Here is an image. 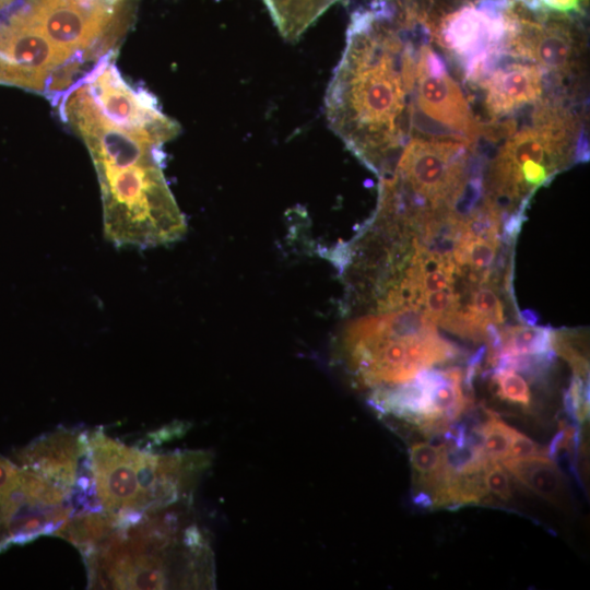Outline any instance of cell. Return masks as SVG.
<instances>
[{"mask_svg": "<svg viewBox=\"0 0 590 590\" xmlns=\"http://www.w3.org/2000/svg\"><path fill=\"white\" fill-rule=\"evenodd\" d=\"M339 355L356 385L369 389L371 394L405 384L436 364L455 359L460 351L437 332L401 335L371 315L346 327Z\"/></svg>", "mask_w": 590, "mask_h": 590, "instance_id": "8", "label": "cell"}, {"mask_svg": "<svg viewBox=\"0 0 590 590\" xmlns=\"http://www.w3.org/2000/svg\"><path fill=\"white\" fill-rule=\"evenodd\" d=\"M505 469L526 488L547 502L562 506L566 500V485L556 463L545 455L506 458Z\"/></svg>", "mask_w": 590, "mask_h": 590, "instance_id": "14", "label": "cell"}, {"mask_svg": "<svg viewBox=\"0 0 590 590\" xmlns=\"http://www.w3.org/2000/svg\"><path fill=\"white\" fill-rule=\"evenodd\" d=\"M95 500L109 514L152 511L190 496L196 469L187 450L153 453L126 446L101 430L87 434Z\"/></svg>", "mask_w": 590, "mask_h": 590, "instance_id": "6", "label": "cell"}, {"mask_svg": "<svg viewBox=\"0 0 590 590\" xmlns=\"http://www.w3.org/2000/svg\"><path fill=\"white\" fill-rule=\"evenodd\" d=\"M56 107L92 157L105 237L117 247L139 249L179 240L187 224L164 175L163 145L180 128L154 96L127 83L109 60Z\"/></svg>", "mask_w": 590, "mask_h": 590, "instance_id": "1", "label": "cell"}, {"mask_svg": "<svg viewBox=\"0 0 590 590\" xmlns=\"http://www.w3.org/2000/svg\"><path fill=\"white\" fill-rule=\"evenodd\" d=\"M499 334L500 353L498 357L544 355L553 350V331L550 328L517 326L505 329Z\"/></svg>", "mask_w": 590, "mask_h": 590, "instance_id": "17", "label": "cell"}, {"mask_svg": "<svg viewBox=\"0 0 590 590\" xmlns=\"http://www.w3.org/2000/svg\"><path fill=\"white\" fill-rule=\"evenodd\" d=\"M432 39L447 52L471 86L508 54L517 26L512 0H475L429 21Z\"/></svg>", "mask_w": 590, "mask_h": 590, "instance_id": "9", "label": "cell"}, {"mask_svg": "<svg viewBox=\"0 0 590 590\" xmlns=\"http://www.w3.org/2000/svg\"><path fill=\"white\" fill-rule=\"evenodd\" d=\"M538 10L546 13L562 14H583V8L588 0H530Z\"/></svg>", "mask_w": 590, "mask_h": 590, "instance_id": "21", "label": "cell"}, {"mask_svg": "<svg viewBox=\"0 0 590 590\" xmlns=\"http://www.w3.org/2000/svg\"><path fill=\"white\" fill-rule=\"evenodd\" d=\"M413 484L420 504L428 505L430 495L441 482L447 467V446L421 441L409 449Z\"/></svg>", "mask_w": 590, "mask_h": 590, "instance_id": "16", "label": "cell"}, {"mask_svg": "<svg viewBox=\"0 0 590 590\" xmlns=\"http://www.w3.org/2000/svg\"><path fill=\"white\" fill-rule=\"evenodd\" d=\"M484 482L489 494L503 500L511 498L509 477L500 461L487 460L484 470Z\"/></svg>", "mask_w": 590, "mask_h": 590, "instance_id": "20", "label": "cell"}, {"mask_svg": "<svg viewBox=\"0 0 590 590\" xmlns=\"http://www.w3.org/2000/svg\"><path fill=\"white\" fill-rule=\"evenodd\" d=\"M339 0H262L281 36L296 42Z\"/></svg>", "mask_w": 590, "mask_h": 590, "instance_id": "15", "label": "cell"}, {"mask_svg": "<svg viewBox=\"0 0 590 590\" xmlns=\"http://www.w3.org/2000/svg\"><path fill=\"white\" fill-rule=\"evenodd\" d=\"M87 457V434L58 429L42 436L16 453V465L58 486L70 496L93 489L92 475L80 472Z\"/></svg>", "mask_w": 590, "mask_h": 590, "instance_id": "13", "label": "cell"}, {"mask_svg": "<svg viewBox=\"0 0 590 590\" xmlns=\"http://www.w3.org/2000/svg\"><path fill=\"white\" fill-rule=\"evenodd\" d=\"M492 381L498 398L523 408L529 406L531 402L529 386L514 369H496Z\"/></svg>", "mask_w": 590, "mask_h": 590, "instance_id": "19", "label": "cell"}, {"mask_svg": "<svg viewBox=\"0 0 590 590\" xmlns=\"http://www.w3.org/2000/svg\"><path fill=\"white\" fill-rule=\"evenodd\" d=\"M189 504L115 515L109 529L81 550L90 586L103 589H198L214 585L205 532Z\"/></svg>", "mask_w": 590, "mask_h": 590, "instance_id": "3", "label": "cell"}, {"mask_svg": "<svg viewBox=\"0 0 590 590\" xmlns=\"http://www.w3.org/2000/svg\"><path fill=\"white\" fill-rule=\"evenodd\" d=\"M488 420L481 427V447L489 460L502 461L508 457L515 428L508 426L497 414L487 410Z\"/></svg>", "mask_w": 590, "mask_h": 590, "instance_id": "18", "label": "cell"}, {"mask_svg": "<svg viewBox=\"0 0 590 590\" xmlns=\"http://www.w3.org/2000/svg\"><path fill=\"white\" fill-rule=\"evenodd\" d=\"M97 36L91 0H0V84L57 106L94 70Z\"/></svg>", "mask_w": 590, "mask_h": 590, "instance_id": "4", "label": "cell"}, {"mask_svg": "<svg viewBox=\"0 0 590 590\" xmlns=\"http://www.w3.org/2000/svg\"><path fill=\"white\" fill-rule=\"evenodd\" d=\"M536 455H543V450L529 437L514 429L507 458H522Z\"/></svg>", "mask_w": 590, "mask_h": 590, "instance_id": "23", "label": "cell"}, {"mask_svg": "<svg viewBox=\"0 0 590 590\" xmlns=\"http://www.w3.org/2000/svg\"><path fill=\"white\" fill-rule=\"evenodd\" d=\"M476 145L411 137L392 170L381 176L378 208L412 226L452 211L471 178L483 172Z\"/></svg>", "mask_w": 590, "mask_h": 590, "instance_id": "7", "label": "cell"}, {"mask_svg": "<svg viewBox=\"0 0 590 590\" xmlns=\"http://www.w3.org/2000/svg\"><path fill=\"white\" fill-rule=\"evenodd\" d=\"M578 108L576 97L546 92L522 126L515 117L485 125L483 138L502 143L483 178L484 197L502 214L523 216L538 188L571 164L589 160L586 119Z\"/></svg>", "mask_w": 590, "mask_h": 590, "instance_id": "5", "label": "cell"}, {"mask_svg": "<svg viewBox=\"0 0 590 590\" xmlns=\"http://www.w3.org/2000/svg\"><path fill=\"white\" fill-rule=\"evenodd\" d=\"M522 8L526 14L520 7L519 10L514 7L518 22L509 39L508 54L536 64L552 88L578 96L576 88L586 50L585 39L568 16Z\"/></svg>", "mask_w": 590, "mask_h": 590, "instance_id": "11", "label": "cell"}, {"mask_svg": "<svg viewBox=\"0 0 590 590\" xmlns=\"http://www.w3.org/2000/svg\"><path fill=\"white\" fill-rule=\"evenodd\" d=\"M482 104L489 118L497 122L518 116L540 102L550 90L543 71L534 63L507 54L476 83Z\"/></svg>", "mask_w": 590, "mask_h": 590, "instance_id": "12", "label": "cell"}, {"mask_svg": "<svg viewBox=\"0 0 590 590\" xmlns=\"http://www.w3.org/2000/svg\"><path fill=\"white\" fill-rule=\"evenodd\" d=\"M432 40L421 45L412 97L413 135L477 145L484 122L474 116L461 85L449 73Z\"/></svg>", "mask_w": 590, "mask_h": 590, "instance_id": "10", "label": "cell"}, {"mask_svg": "<svg viewBox=\"0 0 590 590\" xmlns=\"http://www.w3.org/2000/svg\"><path fill=\"white\" fill-rule=\"evenodd\" d=\"M432 40L425 13L402 17L387 0L357 8L326 94L330 129L370 170L390 173L411 138L421 45Z\"/></svg>", "mask_w": 590, "mask_h": 590, "instance_id": "2", "label": "cell"}, {"mask_svg": "<svg viewBox=\"0 0 590 590\" xmlns=\"http://www.w3.org/2000/svg\"><path fill=\"white\" fill-rule=\"evenodd\" d=\"M21 474V469L16 463L0 457V509L17 484Z\"/></svg>", "mask_w": 590, "mask_h": 590, "instance_id": "22", "label": "cell"}]
</instances>
